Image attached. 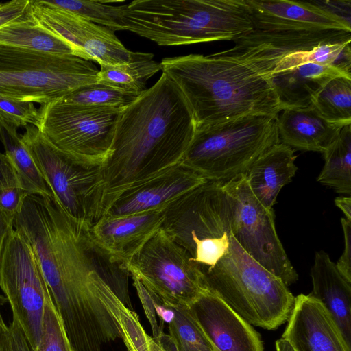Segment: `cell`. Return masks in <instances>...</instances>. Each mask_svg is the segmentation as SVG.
<instances>
[{
    "label": "cell",
    "instance_id": "cell-12",
    "mask_svg": "<svg viewBox=\"0 0 351 351\" xmlns=\"http://www.w3.org/2000/svg\"><path fill=\"white\" fill-rule=\"evenodd\" d=\"M231 213V234L256 262L287 287L298 275L277 235L273 209L265 208L254 196L245 174L223 183Z\"/></svg>",
    "mask_w": 351,
    "mask_h": 351
},
{
    "label": "cell",
    "instance_id": "cell-17",
    "mask_svg": "<svg viewBox=\"0 0 351 351\" xmlns=\"http://www.w3.org/2000/svg\"><path fill=\"white\" fill-rule=\"evenodd\" d=\"M189 307L216 351H263L259 333L210 289Z\"/></svg>",
    "mask_w": 351,
    "mask_h": 351
},
{
    "label": "cell",
    "instance_id": "cell-9",
    "mask_svg": "<svg viewBox=\"0 0 351 351\" xmlns=\"http://www.w3.org/2000/svg\"><path fill=\"white\" fill-rule=\"evenodd\" d=\"M123 110L66 104L59 99L40 106L38 130L60 149L88 166L100 167Z\"/></svg>",
    "mask_w": 351,
    "mask_h": 351
},
{
    "label": "cell",
    "instance_id": "cell-32",
    "mask_svg": "<svg viewBox=\"0 0 351 351\" xmlns=\"http://www.w3.org/2000/svg\"><path fill=\"white\" fill-rule=\"evenodd\" d=\"M48 2L113 32L125 30L123 22L125 1L53 0Z\"/></svg>",
    "mask_w": 351,
    "mask_h": 351
},
{
    "label": "cell",
    "instance_id": "cell-2",
    "mask_svg": "<svg viewBox=\"0 0 351 351\" xmlns=\"http://www.w3.org/2000/svg\"><path fill=\"white\" fill-rule=\"evenodd\" d=\"M92 223L69 215L55 199L28 195L13 226L31 245L49 293L97 291L108 285L130 310L128 269L95 242Z\"/></svg>",
    "mask_w": 351,
    "mask_h": 351
},
{
    "label": "cell",
    "instance_id": "cell-37",
    "mask_svg": "<svg viewBox=\"0 0 351 351\" xmlns=\"http://www.w3.org/2000/svg\"><path fill=\"white\" fill-rule=\"evenodd\" d=\"M28 195L30 194L26 190L19 186L0 189V210L14 220Z\"/></svg>",
    "mask_w": 351,
    "mask_h": 351
},
{
    "label": "cell",
    "instance_id": "cell-13",
    "mask_svg": "<svg viewBox=\"0 0 351 351\" xmlns=\"http://www.w3.org/2000/svg\"><path fill=\"white\" fill-rule=\"evenodd\" d=\"M0 287L10 305L12 317L36 351L44 306L50 293L31 245L15 229L7 236L0 254Z\"/></svg>",
    "mask_w": 351,
    "mask_h": 351
},
{
    "label": "cell",
    "instance_id": "cell-34",
    "mask_svg": "<svg viewBox=\"0 0 351 351\" xmlns=\"http://www.w3.org/2000/svg\"><path fill=\"white\" fill-rule=\"evenodd\" d=\"M36 351H73L51 295L45 303L41 335Z\"/></svg>",
    "mask_w": 351,
    "mask_h": 351
},
{
    "label": "cell",
    "instance_id": "cell-40",
    "mask_svg": "<svg viewBox=\"0 0 351 351\" xmlns=\"http://www.w3.org/2000/svg\"><path fill=\"white\" fill-rule=\"evenodd\" d=\"M22 187L17 173L5 154L0 152V189Z\"/></svg>",
    "mask_w": 351,
    "mask_h": 351
},
{
    "label": "cell",
    "instance_id": "cell-39",
    "mask_svg": "<svg viewBox=\"0 0 351 351\" xmlns=\"http://www.w3.org/2000/svg\"><path fill=\"white\" fill-rule=\"evenodd\" d=\"M344 236V249L336 267L343 278L351 283V221L341 219Z\"/></svg>",
    "mask_w": 351,
    "mask_h": 351
},
{
    "label": "cell",
    "instance_id": "cell-35",
    "mask_svg": "<svg viewBox=\"0 0 351 351\" xmlns=\"http://www.w3.org/2000/svg\"><path fill=\"white\" fill-rule=\"evenodd\" d=\"M0 121L15 126H40V114L33 102L0 96Z\"/></svg>",
    "mask_w": 351,
    "mask_h": 351
},
{
    "label": "cell",
    "instance_id": "cell-43",
    "mask_svg": "<svg viewBox=\"0 0 351 351\" xmlns=\"http://www.w3.org/2000/svg\"><path fill=\"white\" fill-rule=\"evenodd\" d=\"M0 351H10L8 326L0 330Z\"/></svg>",
    "mask_w": 351,
    "mask_h": 351
},
{
    "label": "cell",
    "instance_id": "cell-18",
    "mask_svg": "<svg viewBox=\"0 0 351 351\" xmlns=\"http://www.w3.org/2000/svg\"><path fill=\"white\" fill-rule=\"evenodd\" d=\"M282 335L295 351H351L331 314L311 294L295 297Z\"/></svg>",
    "mask_w": 351,
    "mask_h": 351
},
{
    "label": "cell",
    "instance_id": "cell-28",
    "mask_svg": "<svg viewBox=\"0 0 351 351\" xmlns=\"http://www.w3.org/2000/svg\"><path fill=\"white\" fill-rule=\"evenodd\" d=\"M324 165L317 181L341 194L351 193V124L343 126L323 152Z\"/></svg>",
    "mask_w": 351,
    "mask_h": 351
},
{
    "label": "cell",
    "instance_id": "cell-4",
    "mask_svg": "<svg viewBox=\"0 0 351 351\" xmlns=\"http://www.w3.org/2000/svg\"><path fill=\"white\" fill-rule=\"evenodd\" d=\"M123 22L161 46L234 41L254 29L246 0H136L126 4Z\"/></svg>",
    "mask_w": 351,
    "mask_h": 351
},
{
    "label": "cell",
    "instance_id": "cell-44",
    "mask_svg": "<svg viewBox=\"0 0 351 351\" xmlns=\"http://www.w3.org/2000/svg\"><path fill=\"white\" fill-rule=\"evenodd\" d=\"M276 351H295L291 344L285 339L280 338L275 343Z\"/></svg>",
    "mask_w": 351,
    "mask_h": 351
},
{
    "label": "cell",
    "instance_id": "cell-47",
    "mask_svg": "<svg viewBox=\"0 0 351 351\" xmlns=\"http://www.w3.org/2000/svg\"><path fill=\"white\" fill-rule=\"evenodd\" d=\"M3 3H0V7L2 5Z\"/></svg>",
    "mask_w": 351,
    "mask_h": 351
},
{
    "label": "cell",
    "instance_id": "cell-16",
    "mask_svg": "<svg viewBox=\"0 0 351 351\" xmlns=\"http://www.w3.org/2000/svg\"><path fill=\"white\" fill-rule=\"evenodd\" d=\"M254 29H332L351 32V23L336 14L329 1L246 0Z\"/></svg>",
    "mask_w": 351,
    "mask_h": 351
},
{
    "label": "cell",
    "instance_id": "cell-30",
    "mask_svg": "<svg viewBox=\"0 0 351 351\" xmlns=\"http://www.w3.org/2000/svg\"><path fill=\"white\" fill-rule=\"evenodd\" d=\"M351 40L326 43L296 52L282 58L274 67L269 78L294 67L313 63L337 67L351 73Z\"/></svg>",
    "mask_w": 351,
    "mask_h": 351
},
{
    "label": "cell",
    "instance_id": "cell-8",
    "mask_svg": "<svg viewBox=\"0 0 351 351\" xmlns=\"http://www.w3.org/2000/svg\"><path fill=\"white\" fill-rule=\"evenodd\" d=\"M90 60L0 44V96L43 105L97 83Z\"/></svg>",
    "mask_w": 351,
    "mask_h": 351
},
{
    "label": "cell",
    "instance_id": "cell-6",
    "mask_svg": "<svg viewBox=\"0 0 351 351\" xmlns=\"http://www.w3.org/2000/svg\"><path fill=\"white\" fill-rule=\"evenodd\" d=\"M278 117L250 114L196 127L182 164L207 180L244 175L265 152L280 143Z\"/></svg>",
    "mask_w": 351,
    "mask_h": 351
},
{
    "label": "cell",
    "instance_id": "cell-15",
    "mask_svg": "<svg viewBox=\"0 0 351 351\" xmlns=\"http://www.w3.org/2000/svg\"><path fill=\"white\" fill-rule=\"evenodd\" d=\"M351 40V32L332 29H257L234 40L231 49L214 53L237 60L269 79L276 64L292 53L326 43Z\"/></svg>",
    "mask_w": 351,
    "mask_h": 351
},
{
    "label": "cell",
    "instance_id": "cell-46",
    "mask_svg": "<svg viewBox=\"0 0 351 351\" xmlns=\"http://www.w3.org/2000/svg\"><path fill=\"white\" fill-rule=\"evenodd\" d=\"M7 299L5 297H3L0 295V306L1 305L3 304L5 302H6ZM7 327V325L5 324L0 310V330L4 329Z\"/></svg>",
    "mask_w": 351,
    "mask_h": 351
},
{
    "label": "cell",
    "instance_id": "cell-31",
    "mask_svg": "<svg viewBox=\"0 0 351 351\" xmlns=\"http://www.w3.org/2000/svg\"><path fill=\"white\" fill-rule=\"evenodd\" d=\"M165 308L172 311L169 331L175 351H216L189 306Z\"/></svg>",
    "mask_w": 351,
    "mask_h": 351
},
{
    "label": "cell",
    "instance_id": "cell-1",
    "mask_svg": "<svg viewBox=\"0 0 351 351\" xmlns=\"http://www.w3.org/2000/svg\"><path fill=\"white\" fill-rule=\"evenodd\" d=\"M195 130L185 96L162 72L120 114L100 167L99 218L125 191L180 165Z\"/></svg>",
    "mask_w": 351,
    "mask_h": 351
},
{
    "label": "cell",
    "instance_id": "cell-21",
    "mask_svg": "<svg viewBox=\"0 0 351 351\" xmlns=\"http://www.w3.org/2000/svg\"><path fill=\"white\" fill-rule=\"evenodd\" d=\"M280 112L278 117L280 142L294 150L323 153L343 127L324 119L312 105L287 107Z\"/></svg>",
    "mask_w": 351,
    "mask_h": 351
},
{
    "label": "cell",
    "instance_id": "cell-23",
    "mask_svg": "<svg viewBox=\"0 0 351 351\" xmlns=\"http://www.w3.org/2000/svg\"><path fill=\"white\" fill-rule=\"evenodd\" d=\"M294 152L280 142L261 155L245 174L251 192L267 209L272 208L280 191L298 170Z\"/></svg>",
    "mask_w": 351,
    "mask_h": 351
},
{
    "label": "cell",
    "instance_id": "cell-19",
    "mask_svg": "<svg viewBox=\"0 0 351 351\" xmlns=\"http://www.w3.org/2000/svg\"><path fill=\"white\" fill-rule=\"evenodd\" d=\"M165 209L123 216L103 215L91 224L92 237L112 260L126 268L136 253L161 228Z\"/></svg>",
    "mask_w": 351,
    "mask_h": 351
},
{
    "label": "cell",
    "instance_id": "cell-26",
    "mask_svg": "<svg viewBox=\"0 0 351 351\" xmlns=\"http://www.w3.org/2000/svg\"><path fill=\"white\" fill-rule=\"evenodd\" d=\"M0 140L5 155L17 173L22 188L30 195L54 199L53 192L23 143L17 127L0 121Z\"/></svg>",
    "mask_w": 351,
    "mask_h": 351
},
{
    "label": "cell",
    "instance_id": "cell-42",
    "mask_svg": "<svg viewBox=\"0 0 351 351\" xmlns=\"http://www.w3.org/2000/svg\"><path fill=\"white\" fill-rule=\"evenodd\" d=\"M336 206L344 213L346 219L351 221V198L350 197H338L335 199Z\"/></svg>",
    "mask_w": 351,
    "mask_h": 351
},
{
    "label": "cell",
    "instance_id": "cell-27",
    "mask_svg": "<svg viewBox=\"0 0 351 351\" xmlns=\"http://www.w3.org/2000/svg\"><path fill=\"white\" fill-rule=\"evenodd\" d=\"M153 56L114 65H101L97 82L136 96L147 90V82L161 70L160 63Z\"/></svg>",
    "mask_w": 351,
    "mask_h": 351
},
{
    "label": "cell",
    "instance_id": "cell-45",
    "mask_svg": "<svg viewBox=\"0 0 351 351\" xmlns=\"http://www.w3.org/2000/svg\"><path fill=\"white\" fill-rule=\"evenodd\" d=\"M149 351H169L162 342L156 338L152 337L149 343Z\"/></svg>",
    "mask_w": 351,
    "mask_h": 351
},
{
    "label": "cell",
    "instance_id": "cell-33",
    "mask_svg": "<svg viewBox=\"0 0 351 351\" xmlns=\"http://www.w3.org/2000/svg\"><path fill=\"white\" fill-rule=\"evenodd\" d=\"M138 97L97 82L82 86L60 99L70 104L124 109Z\"/></svg>",
    "mask_w": 351,
    "mask_h": 351
},
{
    "label": "cell",
    "instance_id": "cell-25",
    "mask_svg": "<svg viewBox=\"0 0 351 351\" xmlns=\"http://www.w3.org/2000/svg\"><path fill=\"white\" fill-rule=\"evenodd\" d=\"M0 44L51 54L80 57L77 50L69 42L34 23L30 13L28 17L0 28Z\"/></svg>",
    "mask_w": 351,
    "mask_h": 351
},
{
    "label": "cell",
    "instance_id": "cell-20",
    "mask_svg": "<svg viewBox=\"0 0 351 351\" xmlns=\"http://www.w3.org/2000/svg\"><path fill=\"white\" fill-rule=\"evenodd\" d=\"M206 181L200 174L181 162L171 169L125 191L104 215L123 216L165 208Z\"/></svg>",
    "mask_w": 351,
    "mask_h": 351
},
{
    "label": "cell",
    "instance_id": "cell-29",
    "mask_svg": "<svg viewBox=\"0 0 351 351\" xmlns=\"http://www.w3.org/2000/svg\"><path fill=\"white\" fill-rule=\"evenodd\" d=\"M311 105L328 122L351 124V77L330 80L312 97Z\"/></svg>",
    "mask_w": 351,
    "mask_h": 351
},
{
    "label": "cell",
    "instance_id": "cell-11",
    "mask_svg": "<svg viewBox=\"0 0 351 351\" xmlns=\"http://www.w3.org/2000/svg\"><path fill=\"white\" fill-rule=\"evenodd\" d=\"M21 140L61 206L75 218L96 221L100 167L88 166L60 149L33 125L25 127Z\"/></svg>",
    "mask_w": 351,
    "mask_h": 351
},
{
    "label": "cell",
    "instance_id": "cell-24",
    "mask_svg": "<svg viewBox=\"0 0 351 351\" xmlns=\"http://www.w3.org/2000/svg\"><path fill=\"white\" fill-rule=\"evenodd\" d=\"M340 76L351 77V74L335 66L307 63L274 74L269 80L283 109L311 106L312 97L328 82Z\"/></svg>",
    "mask_w": 351,
    "mask_h": 351
},
{
    "label": "cell",
    "instance_id": "cell-7",
    "mask_svg": "<svg viewBox=\"0 0 351 351\" xmlns=\"http://www.w3.org/2000/svg\"><path fill=\"white\" fill-rule=\"evenodd\" d=\"M223 183L207 180L165 209L161 228L201 267L228 252L232 213Z\"/></svg>",
    "mask_w": 351,
    "mask_h": 351
},
{
    "label": "cell",
    "instance_id": "cell-14",
    "mask_svg": "<svg viewBox=\"0 0 351 351\" xmlns=\"http://www.w3.org/2000/svg\"><path fill=\"white\" fill-rule=\"evenodd\" d=\"M29 13L34 23L69 42L80 58L100 66L125 64L153 56L152 53L128 50L114 32L48 1L30 0Z\"/></svg>",
    "mask_w": 351,
    "mask_h": 351
},
{
    "label": "cell",
    "instance_id": "cell-38",
    "mask_svg": "<svg viewBox=\"0 0 351 351\" xmlns=\"http://www.w3.org/2000/svg\"><path fill=\"white\" fill-rule=\"evenodd\" d=\"M30 0H12L0 7V28L29 16Z\"/></svg>",
    "mask_w": 351,
    "mask_h": 351
},
{
    "label": "cell",
    "instance_id": "cell-36",
    "mask_svg": "<svg viewBox=\"0 0 351 351\" xmlns=\"http://www.w3.org/2000/svg\"><path fill=\"white\" fill-rule=\"evenodd\" d=\"M130 276L132 279L133 285L143 306L147 317L152 325L154 337H159L163 334L162 333V330L160 328L157 324L156 315H159L162 320V313L165 311H162L164 308L162 303L136 276L134 275Z\"/></svg>",
    "mask_w": 351,
    "mask_h": 351
},
{
    "label": "cell",
    "instance_id": "cell-41",
    "mask_svg": "<svg viewBox=\"0 0 351 351\" xmlns=\"http://www.w3.org/2000/svg\"><path fill=\"white\" fill-rule=\"evenodd\" d=\"M13 229V219L9 218L0 210V254L7 236Z\"/></svg>",
    "mask_w": 351,
    "mask_h": 351
},
{
    "label": "cell",
    "instance_id": "cell-22",
    "mask_svg": "<svg viewBox=\"0 0 351 351\" xmlns=\"http://www.w3.org/2000/svg\"><path fill=\"white\" fill-rule=\"evenodd\" d=\"M311 277L313 290L310 294L329 311L351 348V283L323 250L315 254Z\"/></svg>",
    "mask_w": 351,
    "mask_h": 351
},
{
    "label": "cell",
    "instance_id": "cell-3",
    "mask_svg": "<svg viewBox=\"0 0 351 351\" xmlns=\"http://www.w3.org/2000/svg\"><path fill=\"white\" fill-rule=\"evenodd\" d=\"M160 64L185 96L196 127L250 114L278 116L282 110L271 80L237 60L189 54Z\"/></svg>",
    "mask_w": 351,
    "mask_h": 351
},
{
    "label": "cell",
    "instance_id": "cell-10",
    "mask_svg": "<svg viewBox=\"0 0 351 351\" xmlns=\"http://www.w3.org/2000/svg\"><path fill=\"white\" fill-rule=\"evenodd\" d=\"M126 269L164 307L190 306L208 289L201 267L162 228L136 253Z\"/></svg>",
    "mask_w": 351,
    "mask_h": 351
},
{
    "label": "cell",
    "instance_id": "cell-5",
    "mask_svg": "<svg viewBox=\"0 0 351 351\" xmlns=\"http://www.w3.org/2000/svg\"><path fill=\"white\" fill-rule=\"evenodd\" d=\"M201 268L208 289L252 326L271 330L288 320L295 297L280 278L251 258L232 234L228 252L214 266Z\"/></svg>",
    "mask_w": 351,
    "mask_h": 351
}]
</instances>
